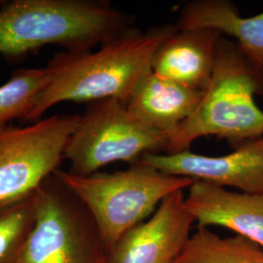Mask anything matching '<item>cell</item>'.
<instances>
[{"instance_id": "obj_1", "label": "cell", "mask_w": 263, "mask_h": 263, "mask_svg": "<svg viewBox=\"0 0 263 263\" xmlns=\"http://www.w3.org/2000/svg\"><path fill=\"white\" fill-rule=\"evenodd\" d=\"M177 29L176 24L146 30L134 27L96 51L57 53L45 66L46 84L26 120L36 122L64 102L90 104L118 98L126 103L138 80L151 69L160 44Z\"/></svg>"}, {"instance_id": "obj_2", "label": "cell", "mask_w": 263, "mask_h": 263, "mask_svg": "<svg viewBox=\"0 0 263 263\" xmlns=\"http://www.w3.org/2000/svg\"><path fill=\"white\" fill-rule=\"evenodd\" d=\"M103 0H14L0 8V55L17 60L48 45L87 51L136 27Z\"/></svg>"}, {"instance_id": "obj_3", "label": "cell", "mask_w": 263, "mask_h": 263, "mask_svg": "<svg viewBox=\"0 0 263 263\" xmlns=\"http://www.w3.org/2000/svg\"><path fill=\"white\" fill-rule=\"evenodd\" d=\"M263 95V76L234 40L222 36L213 77L196 110L170 134L166 154L189 149L203 137H217L238 147L263 137V111L254 96Z\"/></svg>"}, {"instance_id": "obj_4", "label": "cell", "mask_w": 263, "mask_h": 263, "mask_svg": "<svg viewBox=\"0 0 263 263\" xmlns=\"http://www.w3.org/2000/svg\"><path fill=\"white\" fill-rule=\"evenodd\" d=\"M56 174L93 216L107 253L126 232L152 216L165 198L195 181L140 162L124 171L86 177L62 169Z\"/></svg>"}, {"instance_id": "obj_5", "label": "cell", "mask_w": 263, "mask_h": 263, "mask_svg": "<svg viewBox=\"0 0 263 263\" xmlns=\"http://www.w3.org/2000/svg\"><path fill=\"white\" fill-rule=\"evenodd\" d=\"M167 136L138 121L125 102L108 98L90 103L80 115L64 152L68 172L79 177L115 162L136 163L146 154L166 153Z\"/></svg>"}, {"instance_id": "obj_6", "label": "cell", "mask_w": 263, "mask_h": 263, "mask_svg": "<svg viewBox=\"0 0 263 263\" xmlns=\"http://www.w3.org/2000/svg\"><path fill=\"white\" fill-rule=\"evenodd\" d=\"M94 218L56 172L36 191V217L21 263H106Z\"/></svg>"}, {"instance_id": "obj_7", "label": "cell", "mask_w": 263, "mask_h": 263, "mask_svg": "<svg viewBox=\"0 0 263 263\" xmlns=\"http://www.w3.org/2000/svg\"><path fill=\"white\" fill-rule=\"evenodd\" d=\"M79 117L57 114L25 127H0V208L31 196L60 169Z\"/></svg>"}, {"instance_id": "obj_8", "label": "cell", "mask_w": 263, "mask_h": 263, "mask_svg": "<svg viewBox=\"0 0 263 263\" xmlns=\"http://www.w3.org/2000/svg\"><path fill=\"white\" fill-rule=\"evenodd\" d=\"M138 162L169 175L236 188L244 193L263 194V137L246 141L222 156L186 149L174 154H146Z\"/></svg>"}, {"instance_id": "obj_9", "label": "cell", "mask_w": 263, "mask_h": 263, "mask_svg": "<svg viewBox=\"0 0 263 263\" xmlns=\"http://www.w3.org/2000/svg\"><path fill=\"white\" fill-rule=\"evenodd\" d=\"M195 218L184 190L165 198L152 216L133 227L108 251L106 263H173L191 235Z\"/></svg>"}, {"instance_id": "obj_10", "label": "cell", "mask_w": 263, "mask_h": 263, "mask_svg": "<svg viewBox=\"0 0 263 263\" xmlns=\"http://www.w3.org/2000/svg\"><path fill=\"white\" fill-rule=\"evenodd\" d=\"M222 36L211 28H178L156 50L151 70L170 81L205 92L213 77Z\"/></svg>"}, {"instance_id": "obj_11", "label": "cell", "mask_w": 263, "mask_h": 263, "mask_svg": "<svg viewBox=\"0 0 263 263\" xmlns=\"http://www.w3.org/2000/svg\"><path fill=\"white\" fill-rule=\"evenodd\" d=\"M185 206L197 226H221L263 249V194L230 191L195 180L188 188Z\"/></svg>"}, {"instance_id": "obj_12", "label": "cell", "mask_w": 263, "mask_h": 263, "mask_svg": "<svg viewBox=\"0 0 263 263\" xmlns=\"http://www.w3.org/2000/svg\"><path fill=\"white\" fill-rule=\"evenodd\" d=\"M204 93L170 81L149 69L134 86L125 104L138 121L168 138L196 110Z\"/></svg>"}, {"instance_id": "obj_13", "label": "cell", "mask_w": 263, "mask_h": 263, "mask_svg": "<svg viewBox=\"0 0 263 263\" xmlns=\"http://www.w3.org/2000/svg\"><path fill=\"white\" fill-rule=\"evenodd\" d=\"M179 29L211 28L230 36L263 76V12L242 17L230 0H192L179 12Z\"/></svg>"}, {"instance_id": "obj_14", "label": "cell", "mask_w": 263, "mask_h": 263, "mask_svg": "<svg viewBox=\"0 0 263 263\" xmlns=\"http://www.w3.org/2000/svg\"><path fill=\"white\" fill-rule=\"evenodd\" d=\"M173 263H263V249L243 236L221 237L197 226Z\"/></svg>"}, {"instance_id": "obj_15", "label": "cell", "mask_w": 263, "mask_h": 263, "mask_svg": "<svg viewBox=\"0 0 263 263\" xmlns=\"http://www.w3.org/2000/svg\"><path fill=\"white\" fill-rule=\"evenodd\" d=\"M47 81L46 67L20 68L0 86V127L26 120Z\"/></svg>"}, {"instance_id": "obj_16", "label": "cell", "mask_w": 263, "mask_h": 263, "mask_svg": "<svg viewBox=\"0 0 263 263\" xmlns=\"http://www.w3.org/2000/svg\"><path fill=\"white\" fill-rule=\"evenodd\" d=\"M35 217L36 192L0 208V263H21Z\"/></svg>"}]
</instances>
